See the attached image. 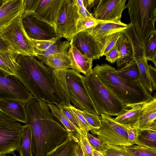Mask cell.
Listing matches in <instances>:
<instances>
[{"mask_svg": "<svg viewBox=\"0 0 156 156\" xmlns=\"http://www.w3.org/2000/svg\"><path fill=\"white\" fill-rule=\"evenodd\" d=\"M25 106L26 124L30 125L32 131L33 155L46 156L66 140L67 132L62 124L55 119L46 101L33 98Z\"/></svg>", "mask_w": 156, "mask_h": 156, "instance_id": "obj_1", "label": "cell"}, {"mask_svg": "<svg viewBox=\"0 0 156 156\" xmlns=\"http://www.w3.org/2000/svg\"><path fill=\"white\" fill-rule=\"evenodd\" d=\"M14 76L39 101L61 105L52 70L34 56L18 55Z\"/></svg>", "mask_w": 156, "mask_h": 156, "instance_id": "obj_2", "label": "cell"}, {"mask_svg": "<svg viewBox=\"0 0 156 156\" xmlns=\"http://www.w3.org/2000/svg\"><path fill=\"white\" fill-rule=\"evenodd\" d=\"M92 72L105 86L127 108L142 105L153 96L139 81L124 79L118 75L117 69L106 63L97 64Z\"/></svg>", "mask_w": 156, "mask_h": 156, "instance_id": "obj_3", "label": "cell"}, {"mask_svg": "<svg viewBox=\"0 0 156 156\" xmlns=\"http://www.w3.org/2000/svg\"><path fill=\"white\" fill-rule=\"evenodd\" d=\"M125 8L128 9L131 21L128 26L139 44L144 47L145 42L156 30V0H129Z\"/></svg>", "mask_w": 156, "mask_h": 156, "instance_id": "obj_4", "label": "cell"}, {"mask_svg": "<svg viewBox=\"0 0 156 156\" xmlns=\"http://www.w3.org/2000/svg\"><path fill=\"white\" fill-rule=\"evenodd\" d=\"M84 83L99 115L104 114L111 116H117L127 108L92 72L84 76Z\"/></svg>", "mask_w": 156, "mask_h": 156, "instance_id": "obj_5", "label": "cell"}, {"mask_svg": "<svg viewBox=\"0 0 156 156\" xmlns=\"http://www.w3.org/2000/svg\"><path fill=\"white\" fill-rule=\"evenodd\" d=\"M22 13L1 28L0 36L18 55L36 57L32 41L26 33L22 22Z\"/></svg>", "mask_w": 156, "mask_h": 156, "instance_id": "obj_6", "label": "cell"}, {"mask_svg": "<svg viewBox=\"0 0 156 156\" xmlns=\"http://www.w3.org/2000/svg\"><path fill=\"white\" fill-rule=\"evenodd\" d=\"M84 78V76L76 71L67 69L66 82L71 102L73 107L80 110L98 115L85 88Z\"/></svg>", "mask_w": 156, "mask_h": 156, "instance_id": "obj_7", "label": "cell"}, {"mask_svg": "<svg viewBox=\"0 0 156 156\" xmlns=\"http://www.w3.org/2000/svg\"><path fill=\"white\" fill-rule=\"evenodd\" d=\"M100 115L101 125L100 128L90 131L104 144L122 146L132 145L128 140L126 126L118 123L111 116L104 114Z\"/></svg>", "mask_w": 156, "mask_h": 156, "instance_id": "obj_8", "label": "cell"}, {"mask_svg": "<svg viewBox=\"0 0 156 156\" xmlns=\"http://www.w3.org/2000/svg\"><path fill=\"white\" fill-rule=\"evenodd\" d=\"M23 125L0 111V156L19 151Z\"/></svg>", "mask_w": 156, "mask_h": 156, "instance_id": "obj_9", "label": "cell"}, {"mask_svg": "<svg viewBox=\"0 0 156 156\" xmlns=\"http://www.w3.org/2000/svg\"><path fill=\"white\" fill-rule=\"evenodd\" d=\"M79 18L75 0H63L55 27L57 34L70 42L76 34Z\"/></svg>", "mask_w": 156, "mask_h": 156, "instance_id": "obj_10", "label": "cell"}, {"mask_svg": "<svg viewBox=\"0 0 156 156\" xmlns=\"http://www.w3.org/2000/svg\"><path fill=\"white\" fill-rule=\"evenodd\" d=\"M115 33L98 39L88 31H84L75 35L70 44L86 57L93 60L99 59Z\"/></svg>", "mask_w": 156, "mask_h": 156, "instance_id": "obj_11", "label": "cell"}, {"mask_svg": "<svg viewBox=\"0 0 156 156\" xmlns=\"http://www.w3.org/2000/svg\"><path fill=\"white\" fill-rule=\"evenodd\" d=\"M126 0H90L95 19L104 22L120 23Z\"/></svg>", "mask_w": 156, "mask_h": 156, "instance_id": "obj_12", "label": "cell"}, {"mask_svg": "<svg viewBox=\"0 0 156 156\" xmlns=\"http://www.w3.org/2000/svg\"><path fill=\"white\" fill-rule=\"evenodd\" d=\"M33 98L16 77L7 74L0 69V100H15L26 105Z\"/></svg>", "mask_w": 156, "mask_h": 156, "instance_id": "obj_13", "label": "cell"}, {"mask_svg": "<svg viewBox=\"0 0 156 156\" xmlns=\"http://www.w3.org/2000/svg\"><path fill=\"white\" fill-rule=\"evenodd\" d=\"M22 22L26 33L32 40L55 41L62 38L54 27L38 19L33 14L22 16Z\"/></svg>", "mask_w": 156, "mask_h": 156, "instance_id": "obj_14", "label": "cell"}, {"mask_svg": "<svg viewBox=\"0 0 156 156\" xmlns=\"http://www.w3.org/2000/svg\"><path fill=\"white\" fill-rule=\"evenodd\" d=\"M63 1V0H40L33 16L55 28Z\"/></svg>", "mask_w": 156, "mask_h": 156, "instance_id": "obj_15", "label": "cell"}, {"mask_svg": "<svg viewBox=\"0 0 156 156\" xmlns=\"http://www.w3.org/2000/svg\"><path fill=\"white\" fill-rule=\"evenodd\" d=\"M25 105L18 101L3 99L0 100V111L19 122L26 124L27 116Z\"/></svg>", "mask_w": 156, "mask_h": 156, "instance_id": "obj_16", "label": "cell"}, {"mask_svg": "<svg viewBox=\"0 0 156 156\" xmlns=\"http://www.w3.org/2000/svg\"><path fill=\"white\" fill-rule=\"evenodd\" d=\"M142 114L138 129L140 130L151 129L156 131V97L141 105Z\"/></svg>", "mask_w": 156, "mask_h": 156, "instance_id": "obj_17", "label": "cell"}, {"mask_svg": "<svg viewBox=\"0 0 156 156\" xmlns=\"http://www.w3.org/2000/svg\"><path fill=\"white\" fill-rule=\"evenodd\" d=\"M68 54L72 63V69L85 76L89 75L92 71L93 59L82 54L76 48L70 45Z\"/></svg>", "mask_w": 156, "mask_h": 156, "instance_id": "obj_18", "label": "cell"}, {"mask_svg": "<svg viewBox=\"0 0 156 156\" xmlns=\"http://www.w3.org/2000/svg\"><path fill=\"white\" fill-rule=\"evenodd\" d=\"M23 9V0H5L0 8V28L9 23Z\"/></svg>", "mask_w": 156, "mask_h": 156, "instance_id": "obj_19", "label": "cell"}, {"mask_svg": "<svg viewBox=\"0 0 156 156\" xmlns=\"http://www.w3.org/2000/svg\"><path fill=\"white\" fill-rule=\"evenodd\" d=\"M128 27V24L122 22L118 23L104 22L99 23L95 26L86 30L88 31L95 37L102 39L116 32L124 30L127 29Z\"/></svg>", "mask_w": 156, "mask_h": 156, "instance_id": "obj_20", "label": "cell"}, {"mask_svg": "<svg viewBox=\"0 0 156 156\" xmlns=\"http://www.w3.org/2000/svg\"><path fill=\"white\" fill-rule=\"evenodd\" d=\"M119 51V57L116 61L119 69L123 67L133 59V49L127 36L122 31L116 43Z\"/></svg>", "mask_w": 156, "mask_h": 156, "instance_id": "obj_21", "label": "cell"}, {"mask_svg": "<svg viewBox=\"0 0 156 156\" xmlns=\"http://www.w3.org/2000/svg\"><path fill=\"white\" fill-rule=\"evenodd\" d=\"M51 70L61 105L70 106L71 105L72 99L68 92L66 82V75L67 69Z\"/></svg>", "mask_w": 156, "mask_h": 156, "instance_id": "obj_22", "label": "cell"}, {"mask_svg": "<svg viewBox=\"0 0 156 156\" xmlns=\"http://www.w3.org/2000/svg\"><path fill=\"white\" fill-rule=\"evenodd\" d=\"M36 57L52 70H66L72 67V62L68 52L58 53L47 57L38 55Z\"/></svg>", "mask_w": 156, "mask_h": 156, "instance_id": "obj_23", "label": "cell"}, {"mask_svg": "<svg viewBox=\"0 0 156 156\" xmlns=\"http://www.w3.org/2000/svg\"><path fill=\"white\" fill-rule=\"evenodd\" d=\"M79 146L78 139L68 134L63 143L48 153L46 156H76Z\"/></svg>", "mask_w": 156, "mask_h": 156, "instance_id": "obj_24", "label": "cell"}, {"mask_svg": "<svg viewBox=\"0 0 156 156\" xmlns=\"http://www.w3.org/2000/svg\"><path fill=\"white\" fill-rule=\"evenodd\" d=\"M142 114V105H139L130 109H126L115 119L117 122L125 126L138 128Z\"/></svg>", "mask_w": 156, "mask_h": 156, "instance_id": "obj_25", "label": "cell"}, {"mask_svg": "<svg viewBox=\"0 0 156 156\" xmlns=\"http://www.w3.org/2000/svg\"><path fill=\"white\" fill-rule=\"evenodd\" d=\"M18 55L11 51H0V69L7 74L14 76Z\"/></svg>", "mask_w": 156, "mask_h": 156, "instance_id": "obj_26", "label": "cell"}, {"mask_svg": "<svg viewBox=\"0 0 156 156\" xmlns=\"http://www.w3.org/2000/svg\"><path fill=\"white\" fill-rule=\"evenodd\" d=\"M47 104L53 115L57 118L65 127L68 134L76 137L79 130L73 125L68 119L61 112L60 108L54 104Z\"/></svg>", "mask_w": 156, "mask_h": 156, "instance_id": "obj_27", "label": "cell"}, {"mask_svg": "<svg viewBox=\"0 0 156 156\" xmlns=\"http://www.w3.org/2000/svg\"><path fill=\"white\" fill-rule=\"evenodd\" d=\"M32 140V131L30 125H23L21 145L18 151L20 156H33Z\"/></svg>", "mask_w": 156, "mask_h": 156, "instance_id": "obj_28", "label": "cell"}, {"mask_svg": "<svg viewBox=\"0 0 156 156\" xmlns=\"http://www.w3.org/2000/svg\"><path fill=\"white\" fill-rule=\"evenodd\" d=\"M133 58L135 59L140 70V81L152 93L153 90L149 74V65L145 56Z\"/></svg>", "mask_w": 156, "mask_h": 156, "instance_id": "obj_29", "label": "cell"}, {"mask_svg": "<svg viewBox=\"0 0 156 156\" xmlns=\"http://www.w3.org/2000/svg\"><path fill=\"white\" fill-rule=\"evenodd\" d=\"M121 77L128 80L140 81V72L135 59H133L127 64L117 70Z\"/></svg>", "mask_w": 156, "mask_h": 156, "instance_id": "obj_30", "label": "cell"}, {"mask_svg": "<svg viewBox=\"0 0 156 156\" xmlns=\"http://www.w3.org/2000/svg\"><path fill=\"white\" fill-rule=\"evenodd\" d=\"M136 144L156 148V131L151 129L139 130Z\"/></svg>", "mask_w": 156, "mask_h": 156, "instance_id": "obj_31", "label": "cell"}, {"mask_svg": "<svg viewBox=\"0 0 156 156\" xmlns=\"http://www.w3.org/2000/svg\"><path fill=\"white\" fill-rule=\"evenodd\" d=\"M70 45V42L68 41H58L48 49L42 51H35L37 55L47 57L61 53L67 52Z\"/></svg>", "mask_w": 156, "mask_h": 156, "instance_id": "obj_32", "label": "cell"}, {"mask_svg": "<svg viewBox=\"0 0 156 156\" xmlns=\"http://www.w3.org/2000/svg\"><path fill=\"white\" fill-rule=\"evenodd\" d=\"M145 54L147 61L150 60L156 66V30L151 34L144 44Z\"/></svg>", "mask_w": 156, "mask_h": 156, "instance_id": "obj_33", "label": "cell"}, {"mask_svg": "<svg viewBox=\"0 0 156 156\" xmlns=\"http://www.w3.org/2000/svg\"><path fill=\"white\" fill-rule=\"evenodd\" d=\"M127 151L134 156H156V148L133 144L122 146Z\"/></svg>", "mask_w": 156, "mask_h": 156, "instance_id": "obj_34", "label": "cell"}, {"mask_svg": "<svg viewBox=\"0 0 156 156\" xmlns=\"http://www.w3.org/2000/svg\"><path fill=\"white\" fill-rule=\"evenodd\" d=\"M86 133H87L83 130H79L77 138L79 140L83 156H93V149L88 140Z\"/></svg>", "mask_w": 156, "mask_h": 156, "instance_id": "obj_35", "label": "cell"}, {"mask_svg": "<svg viewBox=\"0 0 156 156\" xmlns=\"http://www.w3.org/2000/svg\"><path fill=\"white\" fill-rule=\"evenodd\" d=\"M80 18H94L91 15L90 0H75Z\"/></svg>", "mask_w": 156, "mask_h": 156, "instance_id": "obj_36", "label": "cell"}, {"mask_svg": "<svg viewBox=\"0 0 156 156\" xmlns=\"http://www.w3.org/2000/svg\"><path fill=\"white\" fill-rule=\"evenodd\" d=\"M104 22H105L98 20L94 18H80L77 24L76 34L89 29L99 23Z\"/></svg>", "mask_w": 156, "mask_h": 156, "instance_id": "obj_37", "label": "cell"}, {"mask_svg": "<svg viewBox=\"0 0 156 156\" xmlns=\"http://www.w3.org/2000/svg\"><path fill=\"white\" fill-rule=\"evenodd\" d=\"M102 152L109 156H134L126 151L122 146L105 144V149Z\"/></svg>", "mask_w": 156, "mask_h": 156, "instance_id": "obj_38", "label": "cell"}, {"mask_svg": "<svg viewBox=\"0 0 156 156\" xmlns=\"http://www.w3.org/2000/svg\"><path fill=\"white\" fill-rule=\"evenodd\" d=\"M58 107L60 108L61 112L79 130H83L77 117L69 106L60 105Z\"/></svg>", "mask_w": 156, "mask_h": 156, "instance_id": "obj_39", "label": "cell"}, {"mask_svg": "<svg viewBox=\"0 0 156 156\" xmlns=\"http://www.w3.org/2000/svg\"><path fill=\"white\" fill-rule=\"evenodd\" d=\"M80 111L87 122L92 128V129H98L100 128L101 122L99 115L85 111Z\"/></svg>", "mask_w": 156, "mask_h": 156, "instance_id": "obj_40", "label": "cell"}, {"mask_svg": "<svg viewBox=\"0 0 156 156\" xmlns=\"http://www.w3.org/2000/svg\"><path fill=\"white\" fill-rule=\"evenodd\" d=\"M40 0H23V9L22 16L33 14Z\"/></svg>", "mask_w": 156, "mask_h": 156, "instance_id": "obj_41", "label": "cell"}, {"mask_svg": "<svg viewBox=\"0 0 156 156\" xmlns=\"http://www.w3.org/2000/svg\"><path fill=\"white\" fill-rule=\"evenodd\" d=\"M86 136L88 140L93 149L102 152L105 149V144L98 138L87 132Z\"/></svg>", "mask_w": 156, "mask_h": 156, "instance_id": "obj_42", "label": "cell"}, {"mask_svg": "<svg viewBox=\"0 0 156 156\" xmlns=\"http://www.w3.org/2000/svg\"><path fill=\"white\" fill-rule=\"evenodd\" d=\"M69 107L77 117L80 124L83 130L84 131L87 133L92 129V128L87 123L84 118L82 115L80 110L75 108L72 105L69 106Z\"/></svg>", "mask_w": 156, "mask_h": 156, "instance_id": "obj_43", "label": "cell"}, {"mask_svg": "<svg viewBox=\"0 0 156 156\" xmlns=\"http://www.w3.org/2000/svg\"><path fill=\"white\" fill-rule=\"evenodd\" d=\"M32 40L35 51H45L58 41Z\"/></svg>", "mask_w": 156, "mask_h": 156, "instance_id": "obj_44", "label": "cell"}, {"mask_svg": "<svg viewBox=\"0 0 156 156\" xmlns=\"http://www.w3.org/2000/svg\"><path fill=\"white\" fill-rule=\"evenodd\" d=\"M126 127L129 141L132 145L136 144L137 142L139 129L137 128Z\"/></svg>", "mask_w": 156, "mask_h": 156, "instance_id": "obj_45", "label": "cell"}, {"mask_svg": "<svg viewBox=\"0 0 156 156\" xmlns=\"http://www.w3.org/2000/svg\"><path fill=\"white\" fill-rule=\"evenodd\" d=\"M119 51L116 44L105 55L106 60L111 63L116 62L119 57Z\"/></svg>", "mask_w": 156, "mask_h": 156, "instance_id": "obj_46", "label": "cell"}, {"mask_svg": "<svg viewBox=\"0 0 156 156\" xmlns=\"http://www.w3.org/2000/svg\"><path fill=\"white\" fill-rule=\"evenodd\" d=\"M121 32L115 33L114 36L112 38L104 50L101 55V57L104 55L105 56L111 49L115 46L120 36Z\"/></svg>", "mask_w": 156, "mask_h": 156, "instance_id": "obj_47", "label": "cell"}, {"mask_svg": "<svg viewBox=\"0 0 156 156\" xmlns=\"http://www.w3.org/2000/svg\"><path fill=\"white\" fill-rule=\"evenodd\" d=\"M149 70L150 77L153 90L156 89V69L151 64L149 65Z\"/></svg>", "mask_w": 156, "mask_h": 156, "instance_id": "obj_48", "label": "cell"}, {"mask_svg": "<svg viewBox=\"0 0 156 156\" xmlns=\"http://www.w3.org/2000/svg\"><path fill=\"white\" fill-rule=\"evenodd\" d=\"M1 28H0V29ZM13 51L9 44L0 36V51Z\"/></svg>", "mask_w": 156, "mask_h": 156, "instance_id": "obj_49", "label": "cell"}, {"mask_svg": "<svg viewBox=\"0 0 156 156\" xmlns=\"http://www.w3.org/2000/svg\"><path fill=\"white\" fill-rule=\"evenodd\" d=\"M93 156H104L102 152H100L94 150H92Z\"/></svg>", "mask_w": 156, "mask_h": 156, "instance_id": "obj_50", "label": "cell"}, {"mask_svg": "<svg viewBox=\"0 0 156 156\" xmlns=\"http://www.w3.org/2000/svg\"><path fill=\"white\" fill-rule=\"evenodd\" d=\"M76 156H83L82 150L80 146V144Z\"/></svg>", "mask_w": 156, "mask_h": 156, "instance_id": "obj_51", "label": "cell"}, {"mask_svg": "<svg viewBox=\"0 0 156 156\" xmlns=\"http://www.w3.org/2000/svg\"><path fill=\"white\" fill-rule=\"evenodd\" d=\"M5 0H0V8L2 5Z\"/></svg>", "mask_w": 156, "mask_h": 156, "instance_id": "obj_52", "label": "cell"}, {"mask_svg": "<svg viewBox=\"0 0 156 156\" xmlns=\"http://www.w3.org/2000/svg\"><path fill=\"white\" fill-rule=\"evenodd\" d=\"M102 154H103V155H104V156H109L108 155H107L106 154H105L104 153L102 152Z\"/></svg>", "mask_w": 156, "mask_h": 156, "instance_id": "obj_53", "label": "cell"}, {"mask_svg": "<svg viewBox=\"0 0 156 156\" xmlns=\"http://www.w3.org/2000/svg\"><path fill=\"white\" fill-rule=\"evenodd\" d=\"M13 156H17L15 154V153L13 154ZM3 156H9L8 155H3Z\"/></svg>", "mask_w": 156, "mask_h": 156, "instance_id": "obj_54", "label": "cell"}, {"mask_svg": "<svg viewBox=\"0 0 156 156\" xmlns=\"http://www.w3.org/2000/svg\"></svg>", "mask_w": 156, "mask_h": 156, "instance_id": "obj_55", "label": "cell"}]
</instances>
